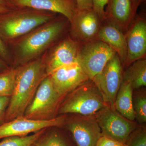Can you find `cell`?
<instances>
[{"instance_id":"32","label":"cell","mask_w":146,"mask_h":146,"mask_svg":"<svg viewBox=\"0 0 146 146\" xmlns=\"http://www.w3.org/2000/svg\"><path fill=\"white\" fill-rule=\"evenodd\" d=\"M0 6L11 9L9 4L7 0H0Z\"/></svg>"},{"instance_id":"2","label":"cell","mask_w":146,"mask_h":146,"mask_svg":"<svg viewBox=\"0 0 146 146\" xmlns=\"http://www.w3.org/2000/svg\"><path fill=\"white\" fill-rule=\"evenodd\" d=\"M47 52L35 60L17 67L14 90L7 108L5 122L24 116L39 85L48 76Z\"/></svg>"},{"instance_id":"35","label":"cell","mask_w":146,"mask_h":146,"mask_svg":"<svg viewBox=\"0 0 146 146\" xmlns=\"http://www.w3.org/2000/svg\"><path fill=\"white\" fill-rule=\"evenodd\" d=\"M29 146H35L34 145H33H33H30Z\"/></svg>"},{"instance_id":"10","label":"cell","mask_w":146,"mask_h":146,"mask_svg":"<svg viewBox=\"0 0 146 146\" xmlns=\"http://www.w3.org/2000/svg\"><path fill=\"white\" fill-rule=\"evenodd\" d=\"M48 76L56 90L64 97L89 80L78 62L62 66Z\"/></svg>"},{"instance_id":"23","label":"cell","mask_w":146,"mask_h":146,"mask_svg":"<svg viewBox=\"0 0 146 146\" xmlns=\"http://www.w3.org/2000/svg\"><path fill=\"white\" fill-rule=\"evenodd\" d=\"M133 108L135 119L142 124L146 122V96L144 93L133 94Z\"/></svg>"},{"instance_id":"33","label":"cell","mask_w":146,"mask_h":146,"mask_svg":"<svg viewBox=\"0 0 146 146\" xmlns=\"http://www.w3.org/2000/svg\"><path fill=\"white\" fill-rule=\"evenodd\" d=\"M11 9L8 8V7H3L0 6V15L7 12L9 11Z\"/></svg>"},{"instance_id":"14","label":"cell","mask_w":146,"mask_h":146,"mask_svg":"<svg viewBox=\"0 0 146 146\" xmlns=\"http://www.w3.org/2000/svg\"><path fill=\"white\" fill-rule=\"evenodd\" d=\"M99 18L93 9L78 10L71 22L73 37L83 43L96 39L100 29Z\"/></svg>"},{"instance_id":"22","label":"cell","mask_w":146,"mask_h":146,"mask_svg":"<svg viewBox=\"0 0 146 146\" xmlns=\"http://www.w3.org/2000/svg\"><path fill=\"white\" fill-rule=\"evenodd\" d=\"M46 129H42L34 134L24 136H10L0 142V146H29L33 145L42 134Z\"/></svg>"},{"instance_id":"13","label":"cell","mask_w":146,"mask_h":146,"mask_svg":"<svg viewBox=\"0 0 146 146\" xmlns=\"http://www.w3.org/2000/svg\"><path fill=\"white\" fill-rule=\"evenodd\" d=\"M80 47L78 41L68 36L50 52L48 51L46 62V72L48 76L62 66L77 62Z\"/></svg>"},{"instance_id":"7","label":"cell","mask_w":146,"mask_h":146,"mask_svg":"<svg viewBox=\"0 0 146 146\" xmlns=\"http://www.w3.org/2000/svg\"><path fill=\"white\" fill-rule=\"evenodd\" d=\"M94 115L100 128L102 135L122 144H125L130 134L138 127V124L133 121L124 117L108 106Z\"/></svg>"},{"instance_id":"15","label":"cell","mask_w":146,"mask_h":146,"mask_svg":"<svg viewBox=\"0 0 146 146\" xmlns=\"http://www.w3.org/2000/svg\"><path fill=\"white\" fill-rule=\"evenodd\" d=\"M127 58L125 65L143 58L146 52V23L145 19H137L126 36Z\"/></svg>"},{"instance_id":"24","label":"cell","mask_w":146,"mask_h":146,"mask_svg":"<svg viewBox=\"0 0 146 146\" xmlns=\"http://www.w3.org/2000/svg\"><path fill=\"white\" fill-rule=\"evenodd\" d=\"M125 145L126 146H146L145 128H137L130 134Z\"/></svg>"},{"instance_id":"19","label":"cell","mask_w":146,"mask_h":146,"mask_svg":"<svg viewBox=\"0 0 146 146\" xmlns=\"http://www.w3.org/2000/svg\"><path fill=\"white\" fill-rule=\"evenodd\" d=\"M122 80L128 82L133 89L146 86V60L138 59L129 65L123 73Z\"/></svg>"},{"instance_id":"4","label":"cell","mask_w":146,"mask_h":146,"mask_svg":"<svg viewBox=\"0 0 146 146\" xmlns=\"http://www.w3.org/2000/svg\"><path fill=\"white\" fill-rule=\"evenodd\" d=\"M69 94L60 104L58 114L91 116L107 106L94 84L85 83Z\"/></svg>"},{"instance_id":"27","label":"cell","mask_w":146,"mask_h":146,"mask_svg":"<svg viewBox=\"0 0 146 146\" xmlns=\"http://www.w3.org/2000/svg\"><path fill=\"white\" fill-rule=\"evenodd\" d=\"M123 144L106 136H102L97 141L96 146H121Z\"/></svg>"},{"instance_id":"34","label":"cell","mask_w":146,"mask_h":146,"mask_svg":"<svg viewBox=\"0 0 146 146\" xmlns=\"http://www.w3.org/2000/svg\"><path fill=\"white\" fill-rule=\"evenodd\" d=\"M121 146H126V145L125 144H123V145Z\"/></svg>"},{"instance_id":"21","label":"cell","mask_w":146,"mask_h":146,"mask_svg":"<svg viewBox=\"0 0 146 146\" xmlns=\"http://www.w3.org/2000/svg\"><path fill=\"white\" fill-rule=\"evenodd\" d=\"M44 133L35 142V146H71L66 138L59 131H52L45 134Z\"/></svg>"},{"instance_id":"29","label":"cell","mask_w":146,"mask_h":146,"mask_svg":"<svg viewBox=\"0 0 146 146\" xmlns=\"http://www.w3.org/2000/svg\"><path fill=\"white\" fill-rule=\"evenodd\" d=\"M78 10L93 9L91 0H76Z\"/></svg>"},{"instance_id":"9","label":"cell","mask_w":146,"mask_h":146,"mask_svg":"<svg viewBox=\"0 0 146 146\" xmlns=\"http://www.w3.org/2000/svg\"><path fill=\"white\" fill-rule=\"evenodd\" d=\"M66 121L64 116L42 121L31 119L24 116L19 117L0 125V139L10 136H28L48 128L62 126Z\"/></svg>"},{"instance_id":"3","label":"cell","mask_w":146,"mask_h":146,"mask_svg":"<svg viewBox=\"0 0 146 146\" xmlns=\"http://www.w3.org/2000/svg\"><path fill=\"white\" fill-rule=\"evenodd\" d=\"M56 14L32 9H13L0 15V37L7 45L43 24Z\"/></svg>"},{"instance_id":"18","label":"cell","mask_w":146,"mask_h":146,"mask_svg":"<svg viewBox=\"0 0 146 146\" xmlns=\"http://www.w3.org/2000/svg\"><path fill=\"white\" fill-rule=\"evenodd\" d=\"M133 90L130 84L122 80L114 104L115 110L119 114L131 121L135 119L133 108Z\"/></svg>"},{"instance_id":"12","label":"cell","mask_w":146,"mask_h":146,"mask_svg":"<svg viewBox=\"0 0 146 146\" xmlns=\"http://www.w3.org/2000/svg\"><path fill=\"white\" fill-rule=\"evenodd\" d=\"M11 9L28 8L59 13L70 23L78 10L76 0H7Z\"/></svg>"},{"instance_id":"8","label":"cell","mask_w":146,"mask_h":146,"mask_svg":"<svg viewBox=\"0 0 146 146\" xmlns=\"http://www.w3.org/2000/svg\"><path fill=\"white\" fill-rule=\"evenodd\" d=\"M122 76V65L116 54L93 80L105 103L113 110H115V99L121 83Z\"/></svg>"},{"instance_id":"20","label":"cell","mask_w":146,"mask_h":146,"mask_svg":"<svg viewBox=\"0 0 146 146\" xmlns=\"http://www.w3.org/2000/svg\"><path fill=\"white\" fill-rule=\"evenodd\" d=\"M18 68H10L0 73V97L10 98L13 94Z\"/></svg>"},{"instance_id":"16","label":"cell","mask_w":146,"mask_h":146,"mask_svg":"<svg viewBox=\"0 0 146 146\" xmlns=\"http://www.w3.org/2000/svg\"><path fill=\"white\" fill-rule=\"evenodd\" d=\"M96 39L104 42L115 50L122 64L125 65L127 58L125 36L121 29L112 23L100 28Z\"/></svg>"},{"instance_id":"36","label":"cell","mask_w":146,"mask_h":146,"mask_svg":"<svg viewBox=\"0 0 146 146\" xmlns=\"http://www.w3.org/2000/svg\"><path fill=\"white\" fill-rule=\"evenodd\" d=\"M1 72H0V73H1Z\"/></svg>"},{"instance_id":"17","label":"cell","mask_w":146,"mask_h":146,"mask_svg":"<svg viewBox=\"0 0 146 146\" xmlns=\"http://www.w3.org/2000/svg\"><path fill=\"white\" fill-rule=\"evenodd\" d=\"M105 11L107 19L121 29L127 27L134 15L131 0H109Z\"/></svg>"},{"instance_id":"26","label":"cell","mask_w":146,"mask_h":146,"mask_svg":"<svg viewBox=\"0 0 146 146\" xmlns=\"http://www.w3.org/2000/svg\"><path fill=\"white\" fill-rule=\"evenodd\" d=\"M0 57L7 65H13L12 56L7 45L0 37Z\"/></svg>"},{"instance_id":"30","label":"cell","mask_w":146,"mask_h":146,"mask_svg":"<svg viewBox=\"0 0 146 146\" xmlns=\"http://www.w3.org/2000/svg\"><path fill=\"white\" fill-rule=\"evenodd\" d=\"M144 0H131L132 4V9H133V12L135 14L136 13L137 9L139 5L143 2Z\"/></svg>"},{"instance_id":"25","label":"cell","mask_w":146,"mask_h":146,"mask_svg":"<svg viewBox=\"0 0 146 146\" xmlns=\"http://www.w3.org/2000/svg\"><path fill=\"white\" fill-rule=\"evenodd\" d=\"M109 0H91L93 9L98 16L100 21H104L107 19L105 7Z\"/></svg>"},{"instance_id":"31","label":"cell","mask_w":146,"mask_h":146,"mask_svg":"<svg viewBox=\"0 0 146 146\" xmlns=\"http://www.w3.org/2000/svg\"><path fill=\"white\" fill-rule=\"evenodd\" d=\"M10 68L9 67L7 63L5 62L0 57V72H3L6 70H8Z\"/></svg>"},{"instance_id":"5","label":"cell","mask_w":146,"mask_h":146,"mask_svg":"<svg viewBox=\"0 0 146 146\" xmlns=\"http://www.w3.org/2000/svg\"><path fill=\"white\" fill-rule=\"evenodd\" d=\"M63 97L55 89L49 76L42 80L34 98L29 105L24 117L35 120L53 119L59 108Z\"/></svg>"},{"instance_id":"11","label":"cell","mask_w":146,"mask_h":146,"mask_svg":"<svg viewBox=\"0 0 146 146\" xmlns=\"http://www.w3.org/2000/svg\"><path fill=\"white\" fill-rule=\"evenodd\" d=\"M67 127L72 133L77 146H96L102 136L99 126L94 115H80L67 122Z\"/></svg>"},{"instance_id":"6","label":"cell","mask_w":146,"mask_h":146,"mask_svg":"<svg viewBox=\"0 0 146 146\" xmlns=\"http://www.w3.org/2000/svg\"><path fill=\"white\" fill-rule=\"evenodd\" d=\"M116 54L104 42L94 39L80 46L77 62L89 80L93 81Z\"/></svg>"},{"instance_id":"28","label":"cell","mask_w":146,"mask_h":146,"mask_svg":"<svg viewBox=\"0 0 146 146\" xmlns=\"http://www.w3.org/2000/svg\"><path fill=\"white\" fill-rule=\"evenodd\" d=\"M10 98L0 97V125L5 121L6 112Z\"/></svg>"},{"instance_id":"1","label":"cell","mask_w":146,"mask_h":146,"mask_svg":"<svg viewBox=\"0 0 146 146\" xmlns=\"http://www.w3.org/2000/svg\"><path fill=\"white\" fill-rule=\"evenodd\" d=\"M68 19L62 15L40 26L7 44L16 68L38 58L62 34Z\"/></svg>"}]
</instances>
